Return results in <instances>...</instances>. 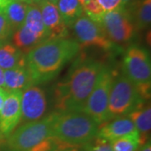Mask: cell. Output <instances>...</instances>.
Masks as SVG:
<instances>
[{
	"mask_svg": "<svg viewBox=\"0 0 151 151\" xmlns=\"http://www.w3.org/2000/svg\"><path fill=\"white\" fill-rule=\"evenodd\" d=\"M139 151H151V145L150 141H147L145 144H144L141 146Z\"/></svg>",
	"mask_w": 151,
	"mask_h": 151,
	"instance_id": "83f0119b",
	"label": "cell"
},
{
	"mask_svg": "<svg viewBox=\"0 0 151 151\" xmlns=\"http://www.w3.org/2000/svg\"><path fill=\"white\" fill-rule=\"evenodd\" d=\"M72 27L80 46H93L104 50L113 48V43L107 37L100 24L92 21L84 14L76 20Z\"/></svg>",
	"mask_w": 151,
	"mask_h": 151,
	"instance_id": "9c48e42d",
	"label": "cell"
},
{
	"mask_svg": "<svg viewBox=\"0 0 151 151\" xmlns=\"http://www.w3.org/2000/svg\"><path fill=\"white\" fill-rule=\"evenodd\" d=\"M24 25L29 31L44 40L49 39L48 32L45 27L41 12L37 4H29Z\"/></svg>",
	"mask_w": 151,
	"mask_h": 151,
	"instance_id": "d6986e66",
	"label": "cell"
},
{
	"mask_svg": "<svg viewBox=\"0 0 151 151\" xmlns=\"http://www.w3.org/2000/svg\"><path fill=\"white\" fill-rule=\"evenodd\" d=\"M4 89L6 91H24L34 85L27 66L4 70Z\"/></svg>",
	"mask_w": 151,
	"mask_h": 151,
	"instance_id": "5bb4252c",
	"label": "cell"
},
{
	"mask_svg": "<svg viewBox=\"0 0 151 151\" xmlns=\"http://www.w3.org/2000/svg\"><path fill=\"white\" fill-rule=\"evenodd\" d=\"M102 66L95 60L77 59L66 79L56 85L55 108L59 112H82Z\"/></svg>",
	"mask_w": 151,
	"mask_h": 151,
	"instance_id": "6da1fadb",
	"label": "cell"
},
{
	"mask_svg": "<svg viewBox=\"0 0 151 151\" xmlns=\"http://www.w3.org/2000/svg\"><path fill=\"white\" fill-rule=\"evenodd\" d=\"M24 66H26L25 55L12 44L0 42V67L7 70Z\"/></svg>",
	"mask_w": 151,
	"mask_h": 151,
	"instance_id": "9a60e30c",
	"label": "cell"
},
{
	"mask_svg": "<svg viewBox=\"0 0 151 151\" xmlns=\"http://www.w3.org/2000/svg\"><path fill=\"white\" fill-rule=\"evenodd\" d=\"M134 0H123V6H127L129 4L132 3Z\"/></svg>",
	"mask_w": 151,
	"mask_h": 151,
	"instance_id": "d6a6232c",
	"label": "cell"
},
{
	"mask_svg": "<svg viewBox=\"0 0 151 151\" xmlns=\"http://www.w3.org/2000/svg\"><path fill=\"white\" fill-rule=\"evenodd\" d=\"M98 124L82 112L54 113L52 136L71 147L85 145L97 137Z\"/></svg>",
	"mask_w": 151,
	"mask_h": 151,
	"instance_id": "277c9868",
	"label": "cell"
},
{
	"mask_svg": "<svg viewBox=\"0 0 151 151\" xmlns=\"http://www.w3.org/2000/svg\"><path fill=\"white\" fill-rule=\"evenodd\" d=\"M56 6L66 27H72L76 20L83 14L79 0H59Z\"/></svg>",
	"mask_w": 151,
	"mask_h": 151,
	"instance_id": "44dd1931",
	"label": "cell"
},
{
	"mask_svg": "<svg viewBox=\"0 0 151 151\" xmlns=\"http://www.w3.org/2000/svg\"><path fill=\"white\" fill-rule=\"evenodd\" d=\"M70 149H70H57V150H55L54 151H70Z\"/></svg>",
	"mask_w": 151,
	"mask_h": 151,
	"instance_id": "836d02e7",
	"label": "cell"
},
{
	"mask_svg": "<svg viewBox=\"0 0 151 151\" xmlns=\"http://www.w3.org/2000/svg\"><path fill=\"white\" fill-rule=\"evenodd\" d=\"M143 101L136 86L124 73L117 77L113 76L108 99V120L128 116L143 106Z\"/></svg>",
	"mask_w": 151,
	"mask_h": 151,
	"instance_id": "8992f818",
	"label": "cell"
},
{
	"mask_svg": "<svg viewBox=\"0 0 151 151\" xmlns=\"http://www.w3.org/2000/svg\"><path fill=\"white\" fill-rule=\"evenodd\" d=\"M37 1H39V0H34V3H36ZM45 1H47L49 3L53 4H57V3H58L59 0H45Z\"/></svg>",
	"mask_w": 151,
	"mask_h": 151,
	"instance_id": "4dcf8cb0",
	"label": "cell"
},
{
	"mask_svg": "<svg viewBox=\"0 0 151 151\" xmlns=\"http://www.w3.org/2000/svg\"><path fill=\"white\" fill-rule=\"evenodd\" d=\"M105 12L115 10L123 6V0H97Z\"/></svg>",
	"mask_w": 151,
	"mask_h": 151,
	"instance_id": "484cf974",
	"label": "cell"
},
{
	"mask_svg": "<svg viewBox=\"0 0 151 151\" xmlns=\"http://www.w3.org/2000/svg\"><path fill=\"white\" fill-rule=\"evenodd\" d=\"M124 76L137 88L143 100L150 97V58L145 48L133 45L126 50L123 62Z\"/></svg>",
	"mask_w": 151,
	"mask_h": 151,
	"instance_id": "5b68a950",
	"label": "cell"
},
{
	"mask_svg": "<svg viewBox=\"0 0 151 151\" xmlns=\"http://www.w3.org/2000/svg\"><path fill=\"white\" fill-rule=\"evenodd\" d=\"M111 147L113 151H137L140 145V137L139 132L124 136L112 141Z\"/></svg>",
	"mask_w": 151,
	"mask_h": 151,
	"instance_id": "7402d4cb",
	"label": "cell"
},
{
	"mask_svg": "<svg viewBox=\"0 0 151 151\" xmlns=\"http://www.w3.org/2000/svg\"><path fill=\"white\" fill-rule=\"evenodd\" d=\"M114 74L107 65H103L92 93L86 101L82 113L90 116L98 125L108 120V99Z\"/></svg>",
	"mask_w": 151,
	"mask_h": 151,
	"instance_id": "52a82bcc",
	"label": "cell"
},
{
	"mask_svg": "<svg viewBox=\"0 0 151 151\" xmlns=\"http://www.w3.org/2000/svg\"><path fill=\"white\" fill-rule=\"evenodd\" d=\"M100 25L110 41L116 44L128 43L135 34V27L126 7L106 12Z\"/></svg>",
	"mask_w": 151,
	"mask_h": 151,
	"instance_id": "ba28073f",
	"label": "cell"
},
{
	"mask_svg": "<svg viewBox=\"0 0 151 151\" xmlns=\"http://www.w3.org/2000/svg\"><path fill=\"white\" fill-rule=\"evenodd\" d=\"M88 1H89V0H79V2H80V4H81V6L84 5L86 2H88Z\"/></svg>",
	"mask_w": 151,
	"mask_h": 151,
	"instance_id": "e575fe53",
	"label": "cell"
},
{
	"mask_svg": "<svg viewBox=\"0 0 151 151\" xmlns=\"http://www.w3.org/2000/svg\"><path fill=\"white\" fill-rule=\"evenodd\" d=\"M43 41H45L44 40L36 36L24 25L14 30L12 34L13 45L25 55Z\"/></svg>",
	"mask_w": 151,
	"mask_h": 151,
	"instance_id": "ac0fdd59",
	"label": "cell"
},
{
	"mask_svg": "<svg viewBox=\"0 0 151 151\" xmlns=\"http://www.w3.org/2000/svg\"><path fill=\"white\" fill-rule=\"evenodd\" d=\"M9 2V0H0V13H3L5 6L8 4Z\"/></svg>",
	"mask_w": 151,
	"mask_h": 151,
	"instance_id": "f546056e",
	"label": "cell"
},
{
	"mask_svg": "<svg viewBox=\"0 0 151 151\" xmlns=\"http://www.w3.org/2000/svg\"><path fill=\"white\" fill-rule=\"evenodd\" d=\"M0 87L4 89V70L0 67Z\"/></svg>",
	"mask_w": 151,
	"mask_h": 151,
	"instance_id": "4316f807",
	"label": "cell"
},
{
	"mask_svg": "<svg viewBox=\"0 0 151 151\" xmlns=\"http://www.w3.org/2000/svg\"><path fill=\"white\" fill-rule=\"evenodd\" d=\"M136 131L134 124L128 116L119 117L99 124L97 137L111 143L112 141L133 134Z\"/></svg>",
	"mask_w": 151,
	"mask_h": 151,
	"instance_id": "4fadbf2b",
	"label": "cell"
},
{
	"mask_svg": "<svg viewBox=\"0 0 151 151\" xmlns=\"http://www.w3.org/2000/svg\"><path fill=\"white\" fill-rule=\"evenodd\" d=\"M82 8L83 14L90 19H92V21L98 24L101 23L103 15L106 13L97 0H89L82 6Z\"/></svg>",
	"mask_w": 151,
	"mask_h": 151,
	"instance_id": "603a6c76",
	"label": "cell"
},
{
	"mask_svg": "<svg viewBox=\"0 0 151 151\" xmlns=\"http://www.w3.org/2000/svg\"><path fill=\"white\" fill-rule=\"evenodd\" d=\"M54 113L37 121L25 123L12 132L7 139L10 151H54L74 148L52 136Z\"/></svg>",
	"mask_w": 151,
	"mask_h": 151,
	"instance_id": "3957f363",
	"label": "cell"
},
{
	"mask_svg": "<svg viewBox=\"0 0 151 151\" xmlns=\"http://www.w3.org/2000/svg\"><path fill=\"white\" fill-rule=\"evenodd\" d=\"M9 1H19V2H24V3H27V4L34 3V0H9Z\"/></svg>",
	"mask_w": 151,
	"mask_h": 151,
	"instance_id": "1f68e13d",
	"label": "cell"
},
{
	"mask_svg": "<svg viewBox=\"0 0 151 151\" xmlns=\"http://www.w3.org/2000/svg\"><path fill=\"white\" fill-rule=\"evenodd\" d=\"M80 45L65 38L47 39L25 55L34 85L53 79L63 66L78 54Z\"/></svg>",
	"mask_w": 151,
	"mask_h": 151,
	"instance_id": "7a4b0ae2",
	"label": "cell"
},
{
	"mask_svg": "<svg viewBox=\"0 0 151 151\" xmlns=\"http://www.w3.org/2000/svg\"><path fill=\"white\" fill-rule=\"evenodd\" d=\"M6 94H7V91H6L5 89L0 93V110H1L2 106H3L4 102V98L6 97Z\"/></svg>",
	"mask_w": 151,
	"mask_h": 151,
	"instance_id": "f1b7e54d",
	"label": "cell"
},
{
	"mask_svg": "<svg viewBox=\"0 0 151 151\" xmlns=\"http://www.w3.org/2000/svg\"><path fill=\"white\" fill-rule=\"evenodd\" d=\"M2 138H3V137L0 136V145H1V143H2Z\"/></svg>",
	"mask_w": 151,
	"mask_h": 151,
	"instance_id": "8d00e7d4",
	"label": "cell"
},
{
	"mask_svg": "<svg viewBox=\"0 0 151 151\" xmlns=\"http://www.w3.org/2000/svg\"><path fill=\"white\" fill-rule=\"evenodd\" d=\"M37 4L43 19L44 24L48 32L49 39L65 38L67 27L65 25L56 4H53L45 0H39Z\"/></svg>",
	"mask_w": 151,
	"mask_h": 151,
	"instance_id": "7c38bea8",
	"label": "cell"
},
{
	"mask_svg": "<svg viewBox=\"0 0 151 151\" xmlns=\"http://www.w3.org/2000/svg\"><path fill=\"white\" fill-rule=\"evenodd\" d=\"M136 30L150 27L151 22V0H138L133 2L128 9Z\"/></svg>",
	"mask_w": 151,
	"mask_h": 151,
	"instance_id": "2e32d148",
	"label": "cell"
},
{
	"mask_svg": "<svg viewBox=\"0 0 151 151\" xmlns=\"http://www.w3.org/2000/svg\"><path fill=\"white\" fill-rule=\"evenodd\" d=\"M70 151H84V150H83V149H82V150H79V149H77V148L74 147V148H71V149L70 150Z\"/></svg>",
	"mask_w": 151,
	"mask_h": 151,
	"instance_id": "d590c367",
	"label": "cell"
},
{
	"mask_svg": "<svg viewBox=\"0 0 151 151\" xmlns=\"http://www.w3.org/2000/svg\"><path fill=\"white\" fill-rule=\"evenodd\" d=\"M47 108L46 97L43 90L31 86L22 92L20 122L28 123L43 118Z\"/></svg>",
	"mask_w": 151,
	"mask_h": 151,
	"instance_id": "8fae6325",
	"label": "cell"
},
{
	"mask_svg": "<svg viewBox=\"0 0 151 151\" xmlns=\"http://www.w3.org/2000/svg\"><path fill=\"white\" fill-rule=\"evenodd\" d=\"M128 117L134 123L137 131L140 137V145H143L148 141V136H150L151 129V108L150 105L135 109L130 113Z\"/></svg>",
	"mask_w": 151,
	"mask_h": 151,
	"instance_id": "e0dca14e",
	"label": "cell"
},
{
	"mask_svg": "<svg viewBox=\"0 0 151 151\" xmlns=\"http://www.w3.org/2000/svg\"><path fill=\"white\" fill-rule=\"evenodd\" d=\"M14 30L3 13H0V42L6 41L12 36Z\"/></svg>",
	"mask_w": 151,
	"mask_h": 151,
	"instance_id": "d4e9b609",
	"label": "cell"
},
{
	"mask_svg": "<svg viewBox=\"0 0 151 151\" xmlns=\"http://www.w3.org/2000/svg\"><path fill=\"white\" fill-rule=\"evenodd\" d=\"M29 4L19 1H9L5 6L3 14L6 17L13 30L24 25Z\"/></svg>",
	"mask_w": 151,
	"mask_h": 151,
	"instance_id": "ffe728a7",
	"label": "cell"
},
{
	"mask_svg": "<svg viewBox=\"0 0 151 151\" xmlns=\"http://www.w3.org/2000/svg\"><path fill=\"white\" fill-rule=\"evenodd\" d=\"M84 151H113L110 142L96 137L95 139L87 143L83 147Z\"/></svg>",
	"mask_w": 151,
	"mask_h": 151,
	"instance_id": "cb8c5ba5",
	"label": "cell"
},
{
	"mask_svg": "<svg viewBox=\"0 0 151 151\" xmlns=\"http://www.w3.org/2000/svg\"><path fill=\"white\" fill-rule=\"evenodd\" d=\"M22 91H7L0 110V136L9 137L20 123Z\"/></svg>",
	"mask_w": 151,
	"mask_h": 151,
	"instance_id": "30bf717a",
	"label": "cell"
}]
</instances>
